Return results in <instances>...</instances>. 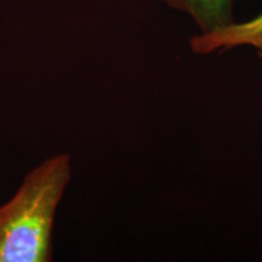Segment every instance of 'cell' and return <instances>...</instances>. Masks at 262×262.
<instances>
[{
  "mask_svg": "<svg viewBox=\"0 0 262 262\" xmlns=\"http://www.w3.org/2000/svg\"><path fill=\"white\" fill-rule=\"evenodd\" d=\"M253 47L256 48V50L258 52V56L262 58V38L258 39V40L253 45Z\"/></svg>",
  "mask_w": 262,
  "mask_h": 262,
  "instance_id": "cell-4",
  "label": "cell"
},
{
  "mask_svg": "<svg viewBox=\"0 0 262 262\" xmlns=\"http://www.w3.org/2000/svg\"><path fill=\"white\" fill-rule=\"evenodd\" d=\"M178 11L185 12L202 34L233 24V0H162Z\"/></svg>",
  "mask_w": 262,
  "mask_h": 262,
  "instance_id": "cell-3",
  "label": "cell"
},
{
  "mask_svg": "<svg viewBox=\"0 0 262 262\" xmlns=\"http://www.w3.org/2000/svg\"><path fill=\"white\" fill-rule=\"evenodd\" d=\"M262 38V14L247 22H233L227 27L206 34L194 35L191 39V49L198 55H209L220 50H229L238 47H253Z\"/></svg>",
  "mask_w": 262,
  "mask_h": 262,
  "instance_id": "cell-2",
  "label": "cell"
},
{
  "mask_svg": "<svg viewBox=\"0 0 262 262\" xmlns=\"http://www.w3.org/2000/svg\"><path fill=\"white\" fill-rule=\"evenodd\" d=\"M71 175L70 156H52L0 205V262L51 261L55 216Z\"/></svg>",
  "mask_w": 262,
  "mask_h": 262,
  "instance_id": "cell-1",
  "label": "cell"
}]
</instances>
